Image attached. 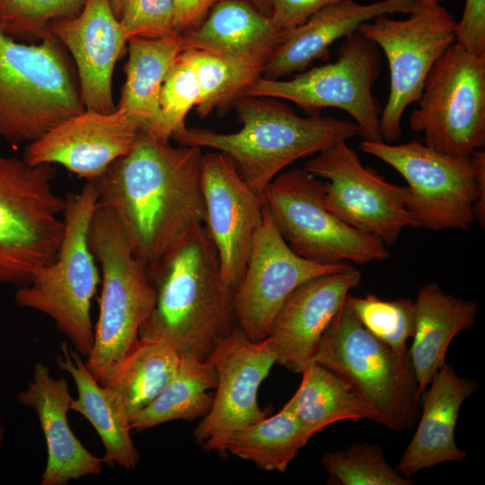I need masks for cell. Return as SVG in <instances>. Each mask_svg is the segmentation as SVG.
Returning a JSON list of instances; mask_svg holds the SVG:
<instances>
[{
  "mask_svg": "<svg viewBox=\"0 0 485 485\" xmlns=\"http://www.w3.org/2000/svg\"><path fill=\"white\" fill-rule=\"evenodd\" d=\"M202 154L140 132L131 150L92 181L146 268L205 224Z\"/></svg>",
  "mask_w": 485,
  "mask_h": 485,
  "instance_id": "6da1fadb",
  "label": "cell"
},
{
  "mask_svg": "<svg viewBox=\"0 0 485 485\" xmlns=\"http://www.w3.org/2000/svg\"><path fill=\"white\" fill-rule=\"evenodd\" d=\"M146 269L155 302L139 338L164 341L181 357L205 360L237 326L234 289L224 279L206 227L196 228Z\"/></svg>",
  "mask_w": 485,
  "mask_h": 485,
  "instance_id": "7a4b0ae2",
  "label": "cell"
},
{
  "mask_svg": "<svg viewBox=\"0 0 485 485\" xmlns=\"http://www.w3.org/2000/svg\"><path fill=\"white\" fill-rule=\"evenodd\" d=\"M232 104L242 125L239 130L219 133L186 127L172 138L179 146L224 153L260 194L296 160L359 136L354 121L321 115L302 117L275 98L242 95Z\"/></svg>",
  "mask_w": 485,
  "mask_h": 485,
  "instance_id": "3957f363",
  "label": "cell"
},
{
  "mask_svg": "<svg viewBox=\"0 0 485 485\" xmlns=\"http://www.w3.org/2000/svg\"><path fill=\"white\" fill-rule=\"evenodd\" d=\"M65 198V230L57 255L17 289L14 300L20 307L50 317L74 348L87 357L94 340L92 301L101 280L89 240L99 194L91 181Z\"/></svg>",
  "mask_w": 485,
  "mask_h": 485,
  "instance_id": "277c9868",
  "label": "cell"
},
{
  "mask_svg": "<svg viewBox=\"0 0 485 485\" xmlns=\"http://www.w3.org/2000/svg\"><path fill=\"white\" fill-rule=\"evenodd\" d=\"M59 43L48 31L35 45L0 29V140L28 145L85 110Z\"/></svg>",
  "mask_w": 485,
  "mask_h": 485,
  "instance_id": "5b68a950",
  "label": "cell"
},
{
  "mask_svg": "<svg viewBox=\"0 0 485 485\" xmlns=\"http://www.w3.org/2000/svg\"><path fill=\"white\" fill-rule=\"evenodd\" d=\"M360 148L405 179L407 208L415 227L468 230L474 222L484 227V149L456 157L417 139L398 145L363 140Z\"/></svg>",
  "mask_w": 485,
  "mask_h": 485,
  "instance_id": "8992f818",
  "label": "cell"
},
{
  "mask_svg": "<svg viewBox=\"0 0 485 485\" xmlns=\"http://www.w3.org/2000/svg\"><path fill=\"white\" fill-rule=\"evenodd\" d=\"M54 164L0 155V283L25 287L56 259L66 198L53 187Z\"/></svg>",
  "mask_w": 485,
  "mask_h": 485,
  "instance_id": "52a82bcc",
  "label": "cell"
},
{
  "mask_svg": "<svg viewBox=\"0 0 485 485\" xmlns=\"http://www.w3.org/2000/svg\"><path fill=\"white\" fill-rule=\"evenodd\" d=\"M89 240L101 266V291L93 346L84 363L101 384L138 340L139 330L154 309L155 292L146 267L132 251L113 213L100 201Z\"/></svg>",
  "mask_w": 485,
  "mask_h": 485,
  "instance_id": "ba28073f",
  "label": "cell"
},
{
  "mask_svg": "<svg viewBox=\"0 0 485 485\" xmlns=\"http://www.w3.org/2000/svg\"><path fill=\"white\" fill-rule=\"evenodd\" d=\"M348 381L377 410L382 426L410 428L421 394L408 350L397 352L371 334L343 304L324 331L313 360Z\"/></svg>",
  "mask_w": 485,
  "mask_h": 485,
  "instance_id": "9c48e42d",
  "label": "cell"
},
{
  "mask_svg": "<svg viewBox=\"0 0 485 485\" xmlns=\"http://www.w3.org/2000/svg\"><path fill=\"white\" fill-rule=\"evenodd\" d=\"M324 190V182L304 168L280 172L264 190V206L287 245L320 264L389 259L380 239L348 225L327 209Z\"/></svg>",
  "mask_w": 485,
  "mask_h": 485,
  "instance_id": "30bf717a",
  "label": "cell"
},
{
  "mask_svg": "<svg viewBox=\"0 0 485 485\" xmlns=\"http://www.w3.org/2000/svg\"><path fill=\"white\" fill-rule=\"evenodd\" d=\"M378 47L357 31L346 38L334 62L288 80L256 79L242 95L292 101L308 115L332 107L348 113L366 141H380V109L372 87L380 73Z\"/></svg>",
  "mask_w": 485,
  "mask_h": 485,
  "instance_id": "8fae6325",
  "label": "cell"
},
{
  "mask_svg": "<svg viewBox=\"0 0 485 485\" xmlns=\"http://www.w3.org/2000/svg\"><path fill=\"white\" fill-rule=\"evenodd\" d=\"M410 128L429 147L468 157L485 145V56L453 44L431 68Z\"/></svg>",
  "mask_w": 485,
  "mask_h": 485,
  "instance_id": "7c38bea8",
  "label": "cell"
},
{
  "mask_svg": "<svg viewBox=\"0 0 485 485\" xmlns=\"http://www.w3.org/2000/svg\"><path fill=\"white\" fill-rule=\"evenodd\" d=\"M457 21L441 4L419 6L410 18L379 16L357 31L384 53L390 70V92L380 113L382 140L392 143L401 135L405 110L420 97L436 62L455 43Z\"/></svg>",
  "mask_w": 485,
  "mask_h": 485,
  "instance_id": "4fadbf2b",
  "label": "cell"
},
{
  "mask_svg": "<svg viewBox=\"0 0 485 485\" xmlns=\"http://www.w3.org/2000/svg\"><path fill=\"white\" fill-rule=\"evenodd\" d=\"M324 181L327 209L348 225L392 246L407 227H415L407 208L406 185L387 181L365 166L346 141L320 152L304 167Z\"/></svg>",
  "mask_w": 485,
  "mask_h": 485,
  "instance_id": "5bb4252c",
  "label": "cell"
},
{
  "mask_svg": "<svg viewBox=\"0 0 485 485\" xmlns=\"http://www.w3.org/2000/svg\"><path fill=\"white\" fill-rule=\"evenodd\" d=\"M216 375L213 402L194 430L205 451H224L237 430L266 417L259 406L261 383L276 362L269 338L250 340L236 326L206 358Z\"/></svg>",
  "mask_w": 485,
  "mask_h": 485,
  "instance_id": "9a60e30c",
  "label": "cell"
},
{
  "mask_svg": "<svg viewBox=\"0 0 485 485\" xmlns=\"http://www.w3.org/2000/svg\"><path fill=\"white\" fill-rule=\"evenodd\" d=\"M348 262L320 264L296 254L277 230L264 206L246 268L234 295L237 326L253 341L265 340L287 297L315 277L342 269Z\"/></svg>",
  "mask_w": 485,
  "mask_h": 485,
  "instance_id": "2e32d148",
  "label": "cell"
},
{
  "mask_svg": "<svg viewBox=\"0 0 485 485\" xmlns=\"http://www.w3.org/2000/svg\"><path fill=\"white\" fill-rule=\"evenodd\" d=\"M200 178L204 226L216 248L224 279L235 290L262 223L263 196L243 180L234 162L218 151L202 154Z\"/></svg>",
  "mask_w": 485,
  "mask_h": 485,
  "instance_id": "e0dca14e",
  "label": "cell"
},
{
  "mask_svg": "<svg viewBox=\"0 0 485 485\" xmlns=\"http://www.w3.org/2000/svg\"><path fill=\"white\" fill-rule=\"evenodd\" d=\"M137 123L123 111L90 110L63 120L28 144L22 159L29 164H60L86 181H95L134 146Z\"/></svg>",
  "mask_w": 485,
  "mask_h": 485,
  "instance_id": "ac0fdd59",
  "label": "cell"
},
{
  "mask_svg": "<svg viewBox=\"0 0 485 485\" xmlns=\"http://www.w3.org/2000/svg\"><path fill=\"white\" fill-rule=\"evenodd\" d=\"M361 280L360 271L348 263L297 287L282 304L267 337L276 362L301 374L313 360L324 331Z\"/></svg>",
  "mask_w": 485,
  "mask_h": 485,
  "instance_id": "d6986e66",
  "label": "cell"
},
{
  "mask_svg": "<svg viewBox=\"0 0 485 485\" xmlns=\"http://www.w3.org/2000/svg\"><path fill=\"white\" fill-rule=\"evenodd\" d=\"M48 31L71 53L85 110L114 111L112 75L128 37L110 0H85L75 17L52 21Z\"/></svg>",
  "mask_w": 485,
  "mask_h": 485,
  "instance_id": "ffe728a7",
  "label": "cell"
},
{
  "mask_svg": "<svg viewBox=\"0 0 485 485\" xmlns=\"http://www.w3.org/2000/svg\"><path fill=\"white\" fill-rule=\"evenodd\" d=\"M16 398L35 411L45 438L47 462L41 485H66L101 472L102 457L87 450L69 425L67 414L74 398L64 377H54L48 366L38 362L31 379Z\"/></svg>",
  "mask_w": 485,
  "mask_h": 485,
  "instance_id": "44dd1931",
  "label": "cell"
},
{
  "mask_svg": "<svg viewBox=\"0 0 485 485\" xmlns=\"http://www.w3.org/2000/svg\"><path fill=\"white\" fill-rule=\"evenodd\" d=\"M416 9L415 0L370 4L343 0L330 4L303 24L285 31L283 40L268 58L262 76L278 79L304 71L314 60L327 57L333 42L357 31L364 22L393 13L410 14Z\"/></svg>",
  "mask_w": 485,
  "mask_h": 485,
  "instance_id": "7402d4cb",
  "label": "cell"
},
{
  "mask_svg": "<svg viewBox=\"0 0 485 485\" xmlns=\"http://www.w3.org/2000/svg\"><path fill=\"white\" fill-rule=\"evenodd\" d=\"M476 388L473 380L444 364L421 394L422 414L398 464L400 473L410 478L423 469L467 456L458 447L454 433L461 407Z\"/></svg>",
  "mask_w": 485,
  "mask_h": 485,
  "instance_id": "603a6c76",
  "label": "cell"
},
{
  "mask_svg": "<svg viewBox=\"0 0 485 485\" xmlns=\"http://www.w3.org/2000/svg\"><path fill=\"white\" fill-rule=\"evenodd\" d=\"M181 35L183 50L198 49L266 64L285 31H279L269 15L244 0H221L200 26Z\"/></svg>",
  "mask_w": 485,
  "mask_h": 485,
  "instance_id": "cb8c5ba5",
  "label": "cell"
},
{
  "mask_svg": "<svg viewBox=\"0 0 485 485\" xmlns=\"http://www.w3.org/2000/svg\"><path fill=\"white\" fill-rule=\"evenodd\" d=\"M126 80L117 109L139 126L140 132L169 143L160 107L163 83L183 50L181 33L156 39L134 37L128 40Z\"/></svg>",
  "mask_w": 485,
  "mask_h": 485,
  "instance_id": "d4e9b609",
  "label": "cell"
},
{
  "mask_svg": "<svg viewBox=\"0 0 485 485\" xmlns=\"http://www.w3.org/2000/svg\"><path fill=\"white\" fill-rule=\"evenodd\" d=\"M414 308L415 328L409 354L422 394L446 363L454 338L474 326L478 304L445 294L437 284L428 283L419 289Z\"/></svg>",
  "mask_w": 485,
  "mask_h": 485,
  "instance_id": "484cf974",
  "label": "cell"
},
{
  "mask_svg": "<svg viewBox=\"0 0 485 485\" xmlns=\"http://www.w3.org/2000/svg\"><path fill=\"white\" fill-rule=\"evenodd\" d=\"M82 357L67 342L59 345L57 366L71 376L77 390L71 410L83 415L99 435L104 463L133 470L140 463V454L132 439L130 421L92 375Z\"/></svg>",
  "mask_w": 485,
  "mask_h": 485,
  "instance_id": "4316f807",
  "label": "cell"
},
{
  "mask_svg": "<svg viewBox=\"0 0 485 485\" xmlns=\"http://www.w3.org/2000/svg\"><path fill=\"white\" fill-rule=\"evenodd\" d=\"M180 360L181 356L170 344L138 338L101 384L130 421L167 385Z\"/></svg>",
  "mask_w": 485,
  "mask_h": 485,
  "instance_id": "83f0119b",
  "label": "cell"
},
{
  "mask_svg": "<svg viewBox=\"0 0 485 485\" xmlns=\"http://www.w3.org/2000/svg\"><path fill=\"white\" fill-rule=\"evenodd\" d=\"M297 391L286 405L312 435L341 420L369 419L382 425L375 407L348 381L311 361Z\"/></svg>",
  "mask_w": 485,
  "mask_h": 485,
  "instance_id": "f1b7e54d",
  "label": "cell"
},
{
  "mask_svg": "<svg viewBox=\"0 0 485 485\" xmlns=\"http://www.w3.org/2000/svg\"><path fill=\"white\" fill-rule=\"evenodd\" d=\"M216 375L207 360L181 357L178 368L158 396L130 420L132 431L169 421L203 418L210 410Z\"/></svg>",
  "mask_w": 485,
  "mask_h": 485,
  "instance_id": "f546056e",
  "label": "cell"
},
{
  "mask_svg": "<svg viewBox=\"0 0 485 485\" xmlns=\"http://www.w3.org/2000/svg\"><path fill=\"white\" fill-rule=\"evenodd\" d=\"M312 436L285 404L275 415L231 435L224 451L265 471L284 472Z\"/></svg>",
  "mask_w": 485,
  "mask_h": 485,
  "instance_id": "4dcf8cb0",
  "label": "cell"
},
{
  "mask_svg": "<svg viewBox=\"0 0 485 485\" xmlns=\"http://www.w3.org/2000/svg\"><path fill=\"white\" fill-rule=\"evenodd\" d=\"M197 76L200 101L197 111L207 117L215 109L233 103L262 76L265 64L235 60L198 49L182 50Z\"/></svg>",
  "mask_w": 485,
  "mask_h": 485,
  "instance_id": "1f68e13d",
  "label": "cell"
},
{
  "mask_svg": "<svg viewBox=\"0 0 485 485\" xmlns=\"http://www.w3.org/2000/svg\"><path fill=\"white\" fill-rule=\"evenodd\" d=\"M322 464L328 483L336 485H411L410 478L393 469L376 445L355 444L327 453Z\"/></svg>",
  "mask_w": 485,
  "mask_h": 485,
  "instance_id": "d6a6232c",
  "label": "cell"
},
{
  "mask_svg": "<svg viewBox=\"0 0 485 485\" xmlns=\"http://www.w3.org/2000/svg\"><path fill=\"white\" fill-rule=\"evenodd\" d=\"M345 304L371 334L397 352L408 350L415 328L414 301L383 300L374 294L364 297L348 295Z\"/></svg>",
  "mask_w": 485,
  "mask_h": 485,
  "instance_id": "836d02e7",
  "label": "cell"
},
{
  "mask_svg": "<svg viewBox=\"0 0 485 485\" xmlns=\"http://www.w3.org/2000/svg\"><path fill=\"white\" fill-rule=\"evenodd\" d=\"M85 0H0V29L18 41L40 40L48 24L76 16Z\"/></svg>",
  "mask_w": 485,
  "mask_h": 485,
  "instance_id": "e575fe53",
  "label": "cell"
},
{
  "mask_svg": "<svg viewBox=\"0 0 485 485\" xmlns=\"http://www.w3.org/2000/svg\"><path fill=\"white\" fill-rule=\"evenodd\" d=\"M181 52L167 73L160 93V107L171 138L186 128L189 111L200 101L197 76Z\"/></svg>",
  "mask_w": 485,
  "mask_h": 485,
  "instance_id": "d590c367",
  "label": "cell"
},
{
  "mask_svg": "<svg viewBox=\"0 0 485 485\" xmlns=\"http://www.w3.org/2000/svg\"><path fill=\"white\" fill-rule=\"evenodd\" d=\"M118 18L128 39H156L178 33L173 0H123Z\"/></svg>",
  "mask_w": 485,
  "mask_h": 485,
  "instance_id": "8d00e7d4",
  "label": "cell"
},
{
  "mask_svg": "<svg viewBox=\"0 0 485 485\" xmlns=\"http://www.w3.org/2000/svg\"><path fill=\"white\" fill-rule=\"evenodd\" d=\"M455 44L479 56H485V0H465L456 26Z\"/></svg>",
  "mask_w": 485,
  "mask_h": 485,
  "instance_id": "74e56055",
  "label": "cell"
},
{
  "mask_svg": "<svg viewBox=\"0 0 485 485\" xmlns=\"http://www.w3.org/2000/svg\"><path fill=\"white\" fill-rule=\"evenodd\" d=\"M343 0H269V17L281 32L290 31L324 7Z\"/></svg>",
  "mask_w": 485,
  "mask_h": 485,
  "instance_id": "f35d334b",
  "label": "cell"
},
{
  "mask_svg": "<svg viewBox=\"0 0 485 485\" xmlns=\"http://www.w3.org/2000/svg\"><path fill=\"white\" fill-rule=\"evenodd\" d=\"M221 0H173L175 30L178 33L191 30Z\"/></svg>",
  "mask_w": 485,
  "mask_h": 485,
  "instance_id": "ab89813d",
  "label": "cell"
},
{
  "mask_svg": "<svg viewBox=\"0 0 485 485\" xmlns=\"http://www.w3.org/2000/svg\"><path fill=\"white\" fill-rule=\"evenodd\" d=\"M253 5L260 13L269 15L270 12L269 0H244Z\"/></svg>",
  "mask_w": 485,
  "mask_h": 485,
  "instance_id": "60d3db41",
  "label": "cell"
},
{
  "mask_svg": "<svg viewBox=\"0 0 485 485\" xmlns=\"http://www.w3.org/2000/svg\"><path fill=\"white\" fill-rule=\"evenodd\" d=\"M445 0H415L417 7L438 4Z\"/></svg>",
  "mask_w": 485,
  "mask_h": 485,
  "instance_id": "b9f144b4",
  "label": "cell"
},
{
  "mask_svg": "<svg viewBox=\"0 0 485 485\" xmlns=\"http://www.w3.org/2000/svg\"><path fill=\"white\" fill-rule=\"evenodd\" d=\"M113 11L117 17H119L123 0H110Z\"/></svg>",
  "mask_w": 485,
  "mask_h": 485,
  "instance_id": "7bdbcfd3",
  "label": "cell"
},
{
  "mask_svg": "<svg viewBox=\"0 0 485 485\" xmlns=\"http://www.w3.org/2000/svg\"><path fill=\"white\" fill-rule=\"evenodd\" d=\"M5 435H6L5 427L4 425H0V451L2 450L3 445H4Z\"/></svg>",
  "mask_w": 485,
  "mask_h": 485,
  "instance_id": "ee69618b",
  "label": "cell"
}]
</instances>
